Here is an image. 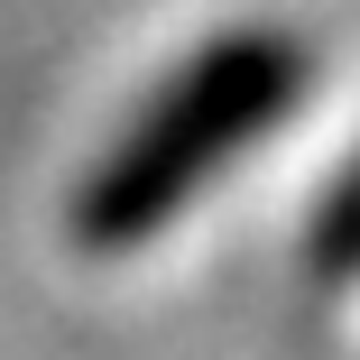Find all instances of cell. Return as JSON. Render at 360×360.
Instances as JSON below:
<instances>
[{"label":"cell","instance_id":"2","mask_svg":"<svg viewBox=\"0 0 360 360\" xmlns=\"http://www.w3.org/2000/svg\"><path fill=\"white\" fill-rule=\"evenodd\" d=\"M323 259L342 268V259H360V176L333 194V231H323Z\"/></svg>","mask_w":360,"mask_h":360},{"label":"cell","instance_id":"1","mask_svg":"<svg viewBox=\"0 0 360 360\" xmlns=\"http://www.w3.org/2000/svg\"><path fill=\"white\" fill-rule=\"evenodd\" d=\"M296 93H305V46L286 28L212 37L185 75L148 93V111L120 129V148L75 185V212H65L75 250H139L148 231H167L259 129H277Z\"/></svg>","mask_w":360,"mask_h":360}]
</instances>
